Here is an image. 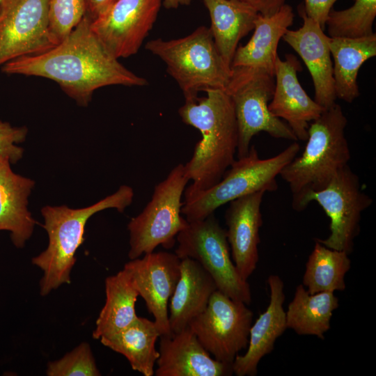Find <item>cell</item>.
Segmentation results:
<instances>
[{
    "instance_id": "cell-1",
    "label": "cell",
    "mask_w": 376,
    "mask_h": 376,
    "mask_svg": "<svg viewBox=\"0 0 376 376\" xmlns=\"http://www.w3.org/2000/svg\"><path fill=\"white\" fill-rule=\"evenodd\" d=\"M91 22L85 15L57 45L41 54L13 59L1 66L2 72L52 79L82 106L101 87L147 85L145 78L129 70L107 50L92 31Z\"/></svg>"
},
{
    "instance_id": "cell-2",
    "label": "cell",
    "mask_w": 376,
    "mask_h": 376,
    "mask_svg": "<svg viewBox=\"0 0 376 376\" xmlns=\"http://www.w3.org/2000/svg\"><path fill=\"white\" fill-rule=\"evenodd\" d=\"M205 97L185 100L178 113L183 123L199 130L201 139L184 165L191 183L185 201L217 184L235 161L237 126L230 95L222 89H207Z\"/></svg>"
},
{
    "instance_id": "cell-3",
    "label": "cell",
    "mask_w": 376,
    "mask_h": 376,
    "mask_svg": "<svg viewBox=\"0 0 376 376\" xmlns=\"http://www.w3.org/2000/svg\"><path fill=\"white\" fill-rule=\"evenodd\" d=\"M347 123L339 104L335 103L324 109L309 124L307 143L301 155L281 170L279 175L289 185L295 211L306 209L308 196L324 189L348 164L351 154L345 134Z\"/></svg>"
},
{
    "instance_id": "cell-4",
    "label": "cell",
    "mask_w": 376,
    "mask_h": 376,
    "mask_svg": "<svg viewBox=\"0 0 376 376\" xmlns=\"http://www.w3.org/2000/svg\"><path fill=\"white\" fill-rule=\"evenodd\" d=\"M133 189L123 185L111 195L87 207L69 208L65 205L42 207L43 225L49 242L47 249L32 258L33 265L43 272L40 281L41 296L48 295L63 284L71 282L70 274L76 262L75 253L84 241L88 220L108 208L122 212L133 200Z\"/></svg>"
},
{
    "instance_id": "cell-5",
    "label": "cell",
    "mask_w": 376,
    "mask_h": 376,
    "mask_svg": "<svg viewBox=\"0 0 376 376\" xmlns=\"http://www.w3.org/2000/svg\"><path fill=\"white\" fill-rule=\"evenodd\" d=\"M145 47L166 64L185 100H196L200 91L225 90L229 82L231 67L220 55L208 27L201 26L178 39H153Z\"/></svg>"
},
{
    "instance_id": "cell-6",
    "label": "cell",
    "mask_w": 376,
    "mask_h": 376,
    "mask_svg": "<svg viewBox=\"0 0 376 376\" xmlns=\"http://www.w3.org/2000/svg\"><path fill=\"white\" fill-rule=\"evenodd\" d=\"M299 150V145L294 142L276 155L262 159L251 146L248 154L235 160L217 184L184 201L181 214L188 222L203 220L237 198L260 191H276L277 175Z\"/></svg>"
},
{
    "instance_id": "cell-7",
    "label": "cell",
    "mask_w": 376,
    "mask_h": 376,
    "mask_svg": "<svg viewBox=\"0 0 376 376\" xmlns=\"http://www.w3.org/2000/svg\"><path fill=\"white\" fill-rule=\"evenodd\" d=\"M225 91L232 99L237 126V157L246 156L253 136L261 132L276 139L297 141L295 134L269 111L274 77L258 68L232 67Z\"/></svg>"
},
{
    "instance_id": "cell-8",
    "label": "cell",
    "mask_w": 376,
    "mask_h": 376,
    "mask_svg": "<svg viewBox=\"0 0 376 376\" xmlns=\"http://www.w3.org/2000/svg\"><path fill=\"white\" fill-rule=\"evenodd\" d=\"M189 181L184 164H179L155 187L150 201L127 225L130 260L152 252L159 245L173 246L177 235L189 224L181 216L182 196Z\"/></svg>"
},
{
    "instance_id": "cell-9",
    "label": "cell",
    "mask_w": 376,
    "mask_h": 376,
    "mask_svg": "<svg viewBox=\"0 0 376 376\" xmlns=\"http://www.w3.org/2000/svg\"><path fill=\"white\" fill-rule=\"evenodd\" d=\"M175 253L197 261L212 276L217 290L233 300L249 305L251 292L240 275L230 254L226 232L214 213L203 220L189 222L176 236Z\"/></svg>"
},
{
    "instance_id": "cell-10",
    "label": "cell",
    "mask_w": 376,
    "mask_h": 376,
    "mask_svg": "<svg viewBox=\"0 0 376 376\" xmlns=\"http://www.w3.org/2000/svg\"><path fill=\"white\" fill-rule=\"evenodd\" d=\"M253 316L244 302L217 290L189 327L214 359L232 365L238 353L247 347Z\"/></svg>"
},
{
    "instance_id": "cell-11",
    "label": "cell",
    "mask_w": 376,
    "mask_h": 376,
    "mask_svg": "<svg viewBox=\"0 0 376 376\" xmlns=\"http://www.w3.org/2000/svg\"><path fill=\"white\" fill-rule=\"evenodd\" d=\"M312 201L317 202L330 219L329 237L315 240L328 248L350 254L359 233L361 214L373 201L361 190L358 175L346 165L324 189L308 196L307 204Z\"/></svg>"
},
{
    "instance_id": "cell-12",
    "label": "cell",
    "mask_w": 376,
    "mask_h": 376,
    "mask_svg": "<svg viewBox=\"0 0 376 376\" xmlns=\"http://www.w3.org/2000/svg\"><path fill=\"white\" fill-rule=\"evenodd\" d=\"M49 0H1L0 66L53 48L48 27Z\"/></svg>"
},
{
    "instance_id": "cell-13",
    "label": "cell",
    "mask_w": 376,
    "mask_h": 376,
    "mask_svg": "<svg viewBox=\"0 0 376 376\" xmlns=\"http://www.w3.org/2000/svg\"><path fill=\"white\" fill-rule=\"evenodd\" d=\"M163 0H117L91 22L93 33L118 59L136 54L152 29Z\"/></svg>"
},
{
    "instance_id": "cell-14",
    "label": "cell",
    "mask_w": 376,
    "mask_h": 376,
    "mask_svg": "<svg viewBox=\"0 0 376 376\" xmlns=\"http://www.w3.org/2000/svg\"><path fill=\"white\" fill-rule=\"evenodd\" d=\"M180 260L175 253L152 251L131 260L123 267L154 317L160 336L171 335L169 301L180 278Z\"/></svg>"
},
{
    "instance_id": "cell-15",
    "label": "cell",
    "mask_w": 376,
    "mask_h": 376,
    "mask_svg": "<svg viewBox=\"0 0 376 376\" xmlns=\"http://www.w3.org/2000/svg\"><path fill=\"white\" fill-rule=\"evenodd\" d=\"M301 70L299 61L292 54L285 59L278 56L275 65V86L269 111L274 116L283 119L298 140L306 141L309 122L324 111L302 88L297 77Z\"/></svg>"
},
{
    "instance_id": "cell-16",
    "label": "cell",
    "mask_w": 376,
    "mask_h": 376,
    "mask_svg": "<svg viewBox=\"0 0 376 376\" xmlns=\"http://www.w3.org/2000/svg\"><path fill=\"white\" fill-rule=\"evenodd\" d=\"M302 26L297 30H288L282 39L301 58L306 65L315 88L314 100L327 109L337 99L333 76V63L329 46V36L320 24L307 17L299 9Z\"/></svg>"
},
{
    "instance_id": "cell-17",
    "label": "cell",
    "mask_w": 376,
    "mask_h": 376,
    "mask_svg": "<svg viewBox=\"0 0 376 376\" xmlns=\"http://www.w3.org/2000/svg\"><path fill=\"white\" fill-rule=\"evenodd\" d=\"M265 191L247 194L229 202L225 213L226 237L231 258L241 277L247 280L258 262L261 203Z\"/></svg>"
},
{
    "instance_id": "cell-18",
    "label": "cell",
    "mask_w": 376,
    "mask_h": 376,
    "mask_svg": "<svg viewBox=\"0 0 376 376\" xmlns=\"http://www.w3.org/2000/svg\"><path fill=\"white\" fill-rule=\"evenodd\" d=\"M156 376H228L232 365L214 359L188 326L173 335L160 336Z\"/></svg>"
},
{
    "instance_id": "cell-19",
    "label": "cell",
    "mask_w": 376,
    "mask_h": 376,
    "mask_svg": "<svg viewBox=\"0 0 376 376\" xmlns=\"http://www.w3.org/2000/svg\"><path fill=\"white\" fill-rule=\"evenodd\" d=\"M267 282L270 291L269 303L249 330L246 352L237 355L232 363L237 376H255L263 357L272 352L276 339L286 330L284 283L278 275H270Z\"/></svg>"
},
{
    "instance_id": "cell-20",
    "label": "cell",
    "mask_w": 376,
    "mask_h": 376,
    "mask_svg": "<svg viewBox=\"0 0 376 376\" xmlns=\"http://www.w3.org/2000/svg\"><path fill=\"white\" fill-rule=\"evenodd\" d=\"M180 274L169 300V322L171 335L187 327L206 308L216 283L195 260H180Z\"/></svg>"
},
{
    "instance_id": "cell-21",
    "label": "cell",
    "mask_w": 376,
    "mask_h": 376,
    "mask_svg": "<svg viewBox=\"0 0 376 376\" xmlns=\"http://www.w3.org/2000/svg\"><path fill=\"white\" fill-rule=\"evenodd\" d=\"M294 17L292 8L286 3L272 15L258 14L253 34L246 45L237 47L231 68L261 69L274 77L278 45L292 26Z\"/></svg>"
},
{
    "instance_id": "cell-22",
    "label": "cell",
    "mask_w": 376,
    "mask_h": 376,
    "mask_svg": "<svg viewBox=\"0 0 376 376\" xmlns=\"http://www.w3.org/2000/svg\"><path fill=\"white\" fill-rule=\"evenodd\" d=\"M10 164L0 157V230L9 231L13 244L22 248L37 223L27 208L35 182L14 173Z\"/></svg>"
},
{
    "instance_id": "cell-23",
    "label": "cell",
    "mask_w": 376,
    "mask_h": 376,
    "mask_svg": "<svg viewBox=\"0 0 376 376\" xmlns=\"http://www.w3.org/2000/svg\"><path fill=\"white\" fill-rule=\"evenodd\" d=\"M211 22L215 45L230 67L240 40L253 30L258 13L236 0H202Z\"/></svg>"
},
{
    "instance_id": "cell-24",
    "label": "cell",
    "mask_w": 376,
    "mask_h": 376,
    "mask_svg": "<svg viewBox=\"0 0 376 376\" xmlns=\"http://www.w3.org/2000/svg\"><path fill=\"white\" fill-rule=\"evenodd\" d=\"M328 42L334 58L336 97L352 103L359 95L357 76L360 68L376 56V34L361 38L329 36Z\"/></svg>"
},
{
    "instance_id": "cell-25",
    "label": "cell",
    "mask_w": 376,
    "mask_h": 376,
    "mask_svg": "<svg viewBox=\"0 0 376 376\" xmlns=\"http://www.w3.org/2000/svg\"><path fill=\"white\" fill-rule=\"evenodd\" d=\"M159 331L154 321L137 317L130 324L111 335L100 338L101 343L123 355L132 368L144 376L155 375L159 356L155 347Z\"/></svg>"
},
{
    "instance_id": "cell-26",
    "label": "cell",
    "mask_w": 376,
    "mask_h": 376,
    "mask_svg": "<svg viewBox=\"0 0 376 376\" xmlns=\"http://www.w3.org/2000/svg\"><path fill=\"white\" fill-rule=\"evenodd\" d=\"M105 294V303L92 334L94 339L100 340L122 330L138 317L135 304L139 294L125 269L106 278Z\"/></svg>"
},
{
    "instance_id": "cell-27",
    "label": "cell",
    "mask_w": 376,
    "mask_h": 376,
    "mask_svg": "<svg viewBox=\"0 0 376 376\" xmlns=\"http://www.w3.org/2000/svg\"><path fill=\"white\" fill-rule=\"evenodd\" d=\"M338 307V299L334 292L309 294L303 284H299L285 312L287 328L299 335L315 336L323 340L330 329L333 312Z\"/></svg>"
},
{
    "instance_id": "cell-28",
    "label": "cell",
    "mask_w": 376,
    "mask_h": 376,
    "mask_svg": "<svg viewBox=\"0 0 376 376\" xmlns=\"http://www.w3.org/2000/svg\"><path fill=\"white\" fill-rule=\"evenodd\" d=\"M348 255L328 248L315 239L302 281L308 292L343 291L346 288L345 276L351 267Z\"/></svg>"
},
{
    "instance_id": "cell-29",
    "label": "cell",
    "mask_w": 376,
    "mask_h": 376,
    "mask_svg": "<svg viewBox=\"0 0 376 376\" xmlns=\"http://www.w3.org/2000/svg\"><path fill=\"white\" fill-rule=\"evenodd\" d=\"M376 0H354L348 8L330 10L326 25L329 37L361 38L374 33Z\"/></svg>"
},
{
    "instance_id": "cell-30",
    "label": "cell",
    "mask_w": 376,
    "mask_h": 376,
    "mask_svg": "<svg viewBox=\"0 0 376 376\" xmlns=\"http://www.w3.org/2000/svg\"><path fill=\"white\" fill-rule=\"evenodd\" d=\"M86 13V0H49L48 27L55 45L72 31Z\"/></svg>"
},
{
    "instance_id": "cell-31",
    "label": "cell",
    "mask_w": 376,
    "mask_h": 376,
    "mask_svg": "<svg viewBox=\"0 0 376 376\" xmlns=\"http://www.w3.org/2000/svg\"><path fill=\"white\" fill-rule=\"evenodd\" d=\"M48 376H100L91 348L83 342L61 359L47 365Z\"/></svg>"
},
{
    "instance_id": "cell-32",
    "label": "cell",
    "mask_w": 376,
    "mask_h": 376,
    "mask_svg": "<svg viewBox=\"0 0 376 376\" xmlns=\"http://www.w3.org/2000/svg\"><path fill=\"white\" fill-rule=\"evenodd\" d=\"M26 127H15L0 120V157L6 158L10 164L16 163L23 155L22 148L17 144L26 136Z\"/></svg>"
},
{
    "instance_id": "cell-33",
    "label": "cell",
    "mask_w": 376,
    "mask_h": 376,
    "mask_svg": "<svg viewBox=\"0 0 376 376\" xmlns=\"http://www.w3.org/2000/svg\"><path fill=\"white\" fill-rule=\"evenodd\" d=\"M338 0H304L306 15L316 22L324 30L330 10Z\"/></svg>"
},
{
    "instance_id": "cell-34",
    "label": "cell",
    "mask_w": 376,
    "mask_h": 376,
    "mask_svg": "<svg viewBox=\"0 0 376 376\" xmlns=\"http://www.w3.org/2000/svg\"><path fill=\"white\" fill-rule=\"evenodd\" d=\"M254 8L259 14L270 15L285 4L286 0H236Z\"/></svg>"
},
{
    "instance_id": "cell-35",
    "label": "cell",
    "mask_w": 376,
    "mask_h": 376,
    "mask_svg": "<svg viewBox=\"0 0 376 376\" xmlns=\"http://www.w3.org/2000/svg\"><path fill=\"white\" fill-rule=\"evenodd\" d=\"M117 0H86V15L91 21L103 15Z\"/></svg>"
},
{
    "instance_id": "cell-36",
    "label": "cell",
    "mask_w": 376,
    "mask_h": 376,
    "mask_svg": "<svg viewBox=\"0 0 376 376\" xmlns=\"http://www.w3.org/2000/svg\"><path fill=\"white\" fill-rule=\"evenodd\" d=\"M192 0H163V6L167 9H176L180 6H187Z\"/></svg>"
},
{
    "instance_id": "cell-37",
    "label": "cell",
    "mask_w": 376,
    "mask_h": 376,
    "mask_svg": "<svg viewBox=\"0 0 376 376\" xmlns=\"http://www.w3.org/2000/svg\"><path fill=\"white\" fill-rule=\"evenodd\" d=\"M0 1H1V0H0Z\"/></svg>"
}]
</instances>
